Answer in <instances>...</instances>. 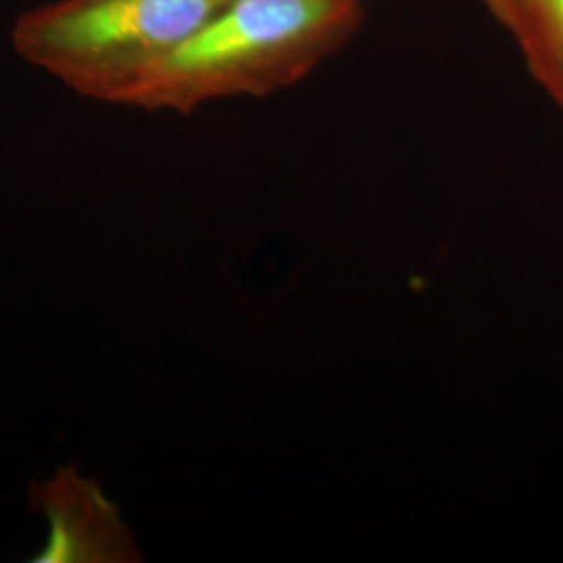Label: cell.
I'll list each match as a JSON object with an SVG mask.
<instances>
[{"label":"cell","mask_w":563,"mask_h":563,"mask_svg":"<svg viewBox=\"0 0 563 563\" xmlns=\"http://www.w3.org/2000/svg\"><path fill=\"white\" fill-rule=\"evenodd\" d=\"M363 15V0H223L118 104L192 113L207 102L278 92L336 55Z\"/></svg>","instance_id":"cell-1"},{"label":"cell","mask_w":563,"mask_h":563,"mask_svg":"<svg viewBox=\"0 0 563 563\" xmlns=\"http://www.w3.org/2000/svg\"><path fill=\"white\" fill-rule=\"evenodd\" d=\"M222 2L55 0L20 15L11 42L21 59L80 97L118 104Z\"/></svg>","instance_id":"cell-2"},{"label":"cell","mask_w":563,"mask_h":563,"mask_svg":"<svg viewBox=\"0 0 563 563\" xmlns=\"http://www.w3.org/2000/svg\"><path fill=\"white\" fill-rule=\"evenodd\" d=\"M30 507L48 526L34 563L142 562L141 547L120 507L74 465H60L53 476L30 484Z\"/></svg>","instance_id":"cell-3"},{"label":"cell","mask_w":563,"mask_h":563,"mask_svg":"<svg viewBox=\"0 0 563 563\" xmlns=\"http://www.w3.org/2000/svg\"><path fill=\"white\" fill-rule=\"evenodd\" d=\"M518 46L530 76L563 111V0H481Z\"/></svg>","instance_id":"cell-4"}]
</instances>
